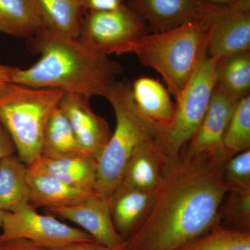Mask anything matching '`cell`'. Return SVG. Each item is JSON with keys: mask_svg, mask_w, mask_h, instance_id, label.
Masks as SVG:
<instances>
[{"mask_svg": "<svg viewBox=\"0 0 250 250\" xmlns=\"http://www.w3.org/2000/svg\"><path fill=\"white\" fill-rule=\"evenodd\" d=\"M223 166L179 158L156 190L150 212L125 241L128 250H179L218 224L229 191Z\"/></svg>", "mask_w": 250, "mask_h": 250, "instance_id": "1", "label": "cell"}, {"mask_svg": "<svg viewBox=\"0 0 250 250\" xmlns=\"http://www.w3.org/2000/svg\"><path fill=\"white\" fill-rule=\"evenodd\" d=\"M27 47L40 59L29 68L16 67L11 83L39 88H59L86 98H104L123 65L107 56L94 52L78 38L44 26L27 39Z\"/></svg>", "mask_w": 250, "mask_h": 250, "instance_id": "2", "label": "cell"}, {"mask_svg": "<svg viewBox=\"0 0 250 250\" xmlns=\"http://www.w3.org/2000/svg\"><path fill=\"white\" fill-rule=\"evenodd\" d=\"M211 12L197 21L160 32L148 33L133 47L146 66L154 69L177 100L206 53Z\"/></svg>", "mask_w": 250, "mask_h": 250, "instance_id": "3", "label": "cell"}, {"mask_svg": "<svg viewBox=\"0 0 250 250\" xmlns=\"http://www.w3.org/2000/svg\"><path fill=\"white\" fill-rule=\"evenodd\" d=\"M65 93L59 88H33L11 82L0 90V121L26 166L41 156L46 123Z\"/></svg>", "mask_w": 250, "mask_h": 250, "instance_id": "4", "label": "cell"}, {"mask_svg": "<svg viewBox=\"0 0 250 250\" xmlns=\"http://www.w3.org/2000/svg\"><path fill=\"white\" fill-rule=\"evenodd\" d=\"M104 98L114 111L116 125L114 132L97 159L95 192L109 200L121 184L135 149L149 136H156V133L135 106L129 83L116 81Z\"/></svg>", "mask_w": 250, "mask_h": 250, "instance_id": "5", "label": "cell"}, {"mask_svg": "<svg viewBox=\"0 0 250 250\" xmlns=\"http://www.w3.org/2000/svg\"><path fill=\"white\" fill-rule=\"evenodd\" d=\"M220 57L204 54L196 70L176 100L170 126L157 137L171 164L195 134L209 106L217 82Z\"/></svg>", "mask_w": 250, "mask_h": 250, "instance_id": "6", "label": "cell"}, {"mask_svg": "<svg viewBox=\"0 0 250 250\" xmlns=\"http://www.w3.org/2000/svg\"><path fill=\"white\" fill-rule=\"evenodd\" d=\"M148 31L146 22L125 2L110 11H86L78 39L94 52L109 57L131 53Z\"/></svg>", "mask_w": 250, "mask_h": 250, "instance_id": "7", "label": "cell"}, {"mask_svg": "<svg viewBox=\"0 0 250 250\" xmlns=\"http://www.w3.org/2000/svg\"><path fill=\"white\" fill-rule=\"evenodd\" d=\"M1 228L0 243L24 239L57 250L77 242L95 241L83 230L69 226L52 215L40 214L30 206L14 212L5 211Z\"/></svg>", "mask_w": 250, "mask_h": 250, "instance_id": "8", "label": "cell"}, {"mask_svg": "<svg viewBox=\"0 0 250 250\" xmlns=\"http://www.w3.org/2000/svg\"><path fill=\"white\" fill-rule=\"evenodd\" d=\"M238 102L215 85L205 118L179 158L223 166L229 158L224 148V136Z\"/></svg>", "mask_w": 250, "mask_h": 250, "instance_id": "9", "label": "cell"}, {"mask_svg": "<svg viewBox=\"0 0 250 250\" xmlns=\"http://www.w3.org/2000/svg\"><path fill=\"white\" fill-rule=\"evenodd\" d=\"M206 50L207 55L221 59L250 52V0L215 6Z\"/></svg>", "mask_w": 250, "mask_h": 250, "instance_id": "10", "label": "cell"}, {"mask_svg": "<svg viewBox=\"0 0 250 250\" xmlns=\"http://www.w3.org/2000/svg\"><path fill=\"white\" fill-rule=\"evenodd\" d=\"M47 210L80 225L95 241L106 248H116L124 243L112 220L109 200L95 192L75 205Z\"/></svg>", "mask_w": 250, "mask_h": 250, "instance_id": "11", "label": "cell"}, {"mask_svg": "<svg viewBox=\"0 0 250 250\" xmlns=\"http://www.w3.org/2000/svg\"><path fill=\"white\" fill-rule=\"evenodd\" d=\"M89 99L65 93L59 106L70 122L82 151L98 159L112 132L107 121L94 113Z\"/></svg>", "mask_w": 250, "mask_h": 250, "instance_id": "12", "label": "cell"}, {"mask_svg": "<svg viewBox=\"0 0 250 250\" xmlns=\"http://www.w3.org/2000/svg\"><path fill=\"white\" fill-rule=\"evenodd\" d=\"M153 32H160L201 19L214 5L201 0H125Z\"/></svg>", "mask_w": 250, "mask_h": 250, "instance_id": "13", "label": "cell"}, {"mask_svg": "<svg viewBox=\"0 0 250 250\" xmlns=\"http://www.w3.org/2000/svg\"><path fill=\"white\" fill-rule=\"evenodd\" d=\"M171 165L156 135H152L135 149L119 186L154 191L160 187Z\"/></svg>", "mask_w": 250, "mask_h": 250, "instance_id": "14", "label": "cell"}, {"mask_svg": "<svg viewBox=\"0 0 250 250\" xmlns=\"http://www.w3.org/2000/svg\"><path fill=\"white\" fill-rule=\"evenodd\" d=\"M135 106L145 121L154 129L156 137L171 124L175 112V104L171 94L159 80L141 77L131 85Z\"/></svg>", "mask_w": 250, "mask_h": 250, "instance_id": "15", "label": "cell"}, {"mask_svg": "<svg viewBox=\"0 0 250 250\" xmlns=\"http://www.w3.org/2000/svg\"><path fill=\"white\" fill-rule=\"evenodd\" d=\"M27 167L50 174L72 187L95 192L98 161L96 158L85 153L41 155Z\"/></svg>", "mask_w": 250, "mask_h": 250, "instance_id": "16", "label": "cell"}, {"mask_svg": "<svg viewBox=\"0 0 250 250\" xmlns=\"http://www.w3.org/2000/svg\"><path fill=\"white\" fill-rule=\"evenodd\" d=\"M156 192L119 186L110 197L112 220L124 241L125 237L129 238L146 220Z\"/></svg>", "mask_w": 250, "mask_h": 250, "instance_id": "17", "label": "cell"}, {"mask_svg": "<svg viewBox=\"0 0 250 250\" xmlns=\"http://www.w3.org/2000/svg\"><path fill=\"white\" fill-rule=\"evenodd\" d=\"M29 206L34 209L65 207L82 202L95 192L72 187L45 172L27 167Z\"/></svg>", "mask_w": 250, "mask_h": 250, "instance_id": "18", "label": "cell"}, {"mask_svg": "<svg viewBox=\"0 0 250 250\" xmlns=\"http://www.w3.org/2000/svg\"><path fill=\"white\" fill-rule=\"evenodd\" d=\"M27 166L18 155L0 159V210L14 212L29 206Z\"/></svg>", "mask_w": 250, "mask_h": 250, "instance_id": "19", "label": "cell"}, {"mask_svg": "<svg viewBox=\"0 0 250 250\" xmlns=\"http://www.w3.org/2000/svg\"><path fill=\"white\" fill-rule=\"evenodd\" d=\"M43 27L36 0H0V32L29 39Z\"/></svg>", "mask_w": 250, "mask_h": 250, "instance_id": "20", "label": "cell"}, {"mask_svg": "<svg viewBox=\"0 0 250 250\" xmlns=\"http://www.w3.org/2000/svg\"><path fill=\"white\" fill-rule=\"evenodd\" d=\"M44 26L78 38L85 14L84 0H36Z\"/></svg>", "mask_w": 250, "mask_h": 250, "instance_id": "21", "label": "cell"}, {"mask_svg": "<svg viewBox=\"0 0 250 250\" xmlns=\"http://www.w3.org/2000/svg\"><path fill=\"white\" fill-rule=\"evenodd\" d=\"M84 153L70 122L59 106L49 116L44 129L41 155L57 156Z\"/></svg>", "mask_w": 250, "mask_h": 250, "instance_id": "22", "label": "cell"}, {"mask_svg": "<svg viewBox=\"0 0 250 250\" xmlns=\"http://www.w3.org/2000/svg\"><path fill=\"white\" fill-rule=\"evenodd\" d=\"M216 87L238 101L250 95V52L220 59Z\"/></svg>", "mask_w": 250, "mask_h": 250, "instance_id": "23", "label": "cell"}, {"mask_svg": "<svg viewBox=\"0 0 250 250\" xmlns=\"http://www.w3.org/2000/svg\"><path fill=\"white\" fill-rule=\"evenodd\" d=\"M179 250H250V233L216 225Z\"/></svg>", "mask_w": 250, "mask_h": 250, "instance_id": "24", "label": "cell"}, {"mask_svg": "<svg viewBox=\"0 0 250 250\" xmlns=\"http://www.w3.org/2000/svg\"><path fill=\"white\" fill-rule=\"evenodd\" d=\"M229 157L250 149V95L238 100L223 139Z\"/></svg>", "mask_w": 250, "mask_h": 250, "instance_id": "25", "label": "cell"}, {"mask_svg": "<svg viewBox=\"0 0 250 250\" xmlns=\"http://www.w3.org/2000/svg\"><path fill=\"white\" fill-rule=\"evenodd\" d=\"M222 221L225 228L250 231V190L229 191L218 211V224Z\"/></svg>", "mask_w": 250, "mask_h": 250, "instance_id": "26", "label": "cell"}, {"mask_svg": "<svg viewBox=\"0 0 250 250\" xmlns=\"http://www.w3.org/2000/svg\"><path fill=\"white\" fill-rule=\"evenodd\" d=\"M223 174L230 190H250V149L229 158Z\"/></svg>", "mask_w": 250, "mask_h": 250, "instance_id": "27", "label": "cell"}, {"mask_svg": "<svg viewBox=\"0 0 250 250\" xmlns=\"http://www.w3.org/2000/svg\"><path fill=\"white\" fill-rule=\"evenodd\" d=\"M125 0H84L86 11H110L121 7Z\"/></svg>", "mask_w": 250, "mask_h": 250, "instance_id": "28", "label": "cell"}, {"mask_svg": "<svg viewBox=\"0 0 250 250\" xmlns=\"http://www.w3.org/2000/svg\"><path fill=\"white\" fill-rule=\"evenodd\" d=\"M0 250H53L38 246L24 239H15L0 243Z\"/></svg>", "mask_w": 250, "mask_h": 250, "instance_id": "29", "label": "cell"}, {"mask_svg": "<svg viewBox=\"0 0 250 250\" xmlns=\"http://www.w3.org/2000/svg\"><path fill=\"white\" fill-rule=\"evenodd\" d=\"M16 152V147L12 139L0 121V159L4 156L14 154Z\"/></svg>", "mask_w": 250, "mask_h": 250, "instance_id": "30", "label": "cell"}, {"mask_svg": "<svg viewBox=\"0 0 250 250\" xmlns=\"http://www.w3.org/2000/svg\"><path fill=\"white\" fill-rule=\"evenodd\" d=\"M106 248V247L94 241L77 242V243H72V244L63 247V248L53 250H105Z\"/></svg>", "mask_w": 250, "mask_h": 250, "instance_id": "31", "label": "cell"}, {"mask_svg": "<svg viewBox=\"0 0 250 250\" xmlns=\"http://www.w3.org/2000/svg\"><path fill=\"white\" fill-rule=\"evenodd\" d=\"M16 67L8 66L0 64V90L11 82V77Z\"/></svg>", "mask_w": 250, "mask_h": 250, "instance_id": "32", "label": "cell"}, {"mask_svg": "<svg viewBox=\"0 0 250 250\" xmlns=\"http://www.w3.org/2000/svg\"><path fill=\"white\" fill-rule=\"evenodd\" d=\"M204 2L214 6H226L236 2L238 0H201Z\"/></svg>", "mask_w": 250, "mask_h": 250, "instance_id": "33", "label": "cell"}, {"mask_svg": "<svg viewBox=\"0 0 250 250\" xmlns=\"http://www.w3.org/2000/svg\"><path fill=\"white\" fill-rule=\"evenodd\" d=\"M128 250L127 248H126V246H125V241L124 243L123 244H122L121 246L116 247V248H106V250Z\"/></svg>", "mask_w": 250, "mask_h": 250, "instance_id": "34", "label": "cell"}, {"mask_svg": "<svg viewBox=\"0 0 250 250\" xmlns=\"http://www.w3.org/2000/svg\"><path fill=\"white\" fill-rule=\"evenodd\" d=\"M4 212L3 210H0V228L2 226L3 218H4Z\"/></svg>", "mask_w": 250, "mask_h": 250, "instance_id": "35", "label": "cell"}]
</instances>
